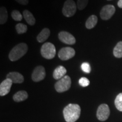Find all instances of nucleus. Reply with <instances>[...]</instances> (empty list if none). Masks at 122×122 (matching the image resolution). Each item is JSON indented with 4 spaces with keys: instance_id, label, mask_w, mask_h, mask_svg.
Wrapping results in <instances>:
<instances>
[{
    "instance_id": "1",
    "label": "nucleus",
    "mask_w": 122,
    "mask_h": 122,
    "mask_svg": "<svg viewBox=\"0 0 122 122\" xmlns=\"http://www.w3.org/2000/svg\"><path fill=\"white\" fill-rule=\"evenodd\" d=\"M81 109L77 104L70 103L64 108L63 114L67 122H75L80 116Z\"/></svg>"
},
{
    "instance_id": "2",
    "label": "nucleus",
    "mask_w": 122,
    "mask_h": 122,
    "mask_svg": "<svg viewBox=\"0 0 122 122\" xmlns=\"http://www.w3.org/2000/svg\"><path fill=\"white\" fill-rule=\"evenodd\" d=\"M28 46L25 43H20L12 49L9 54V58L12 62L18 61L26 54Z\"/></svg>"
},
{
    "instance_id": "3",
    "label": "nucleus",
    "mask_w": 122,
    "mask_h": 122,
    "mask_svg": "<svg viewBox=\"0 0 122 122\" xmlns=\"http://www.w3.org/2000/svg\"><path fill=\"white\" fill-rule=\"evenodd\" d=\"M41 54L45 59L54 58L56 54V47L50 42H46L42 45L41 48Z\"/></svg>"
},
{
    "instance_id": "4",
    "label": "nucleus",
    "mask_w": 122,
    "mask_h": 122,
    "mask_svg": "<svg viewBox=\"0 0 122 122\" xmlns=\"http://www.w3.org/2000/svg\"><path fill=\"white\" fill-rule=\"evenodd\" d=\"M71 80L69 76L66 75L55 84V89L58 93L68 91L71 87Z\"/></svg>"
},
{
    "instance_id": "5",
    "label": "nucleus",
    "mask_w": 122,
    "mask_h": 122,
    "mask_svg": "<svg viewBox=\"0 0 122 122\" xmlns=\"http://www.w3.org/2000/svg\"><path fill=\"white\" fill-rule=\"evenodd\" d=\"M77 5L73 0H67L64 4L62 13L66 17H71L76 12Z\"/></svg>"
},
{
    "instance_id": "6",
    "label": "nucleus",
    "mask_w": 122,
    "mask_h": 122,
    "mask_svg": "<svg viewBox=\"0 0 122 122\" xmlns=\"http://www.w3.org/2000/svg\"><path fill=\"white\" fill-rule=\"evenodd\" d=\"M110 111L109 107L107 104H101L99 106L97 111V119L100 121H105L109 118Z\"/></svg>"
},
{
    "instance_id": "7",
    "label": "nucleus",
    "mask_w": 122,
    "mask_h": 122,
    "mask_svg": "<svg viewBox=\"0 0 122 122\" xmlns=\"http://www.w3.org/2000/svg\"><path fill=\"white\" fill-rule=\"evenodd\" d=\"M75 55V51L71 47H65L59 50L58 56L62 61H67L71 59Z\"/></svg>"
},
{
    "instance_id": "8",
    "label": "nucleus",
    "mask_w": 122,
    "mask_h": 122,
    "mask_svg": "<svg viewBox=\"0 0 122 122\" xmlns=\"http://www.w3.org/2000/svg\"><path fill=\"white\" fill-rule=\"evenodd\" d=\"M115 12V8L113 5H107L102 8L100 12V16L102 19L108 20L112 17Z\"/></svg>"
},
{
    "instance_id": "9",
    "label": "nucleus",
    "mask_w": 122,
    "mask_h": 122,
    "mask_svg": "<svg viewBox=\"0 0 122 122\" xmlns=\"http://www.w3.org/2000/svg\"><path fill=\"white\" fill-rule=\"evenodd\" d=\"M46 76L45 68L42 66H38L33 70L32 74V79L33 81L39 82L44 80Z\"/></svg>"
},
{
    "instance_id": "10",
    "label": "nucleus",
    "mask_w": 122,
    "mask_h": 122,
    "mask_svg": "<svg viewBox=\"0 0 122 122\" xmlns=\"http://www.w3.org/2000/svg\"><path fill=\"white\" fill-rule=\"evenodd\" d=\"M58 38L61 42L68 45H74L76 42L74 36L66 31L60 32L58 34Z\"/></svg>"
},
{
    "instance_id": "11",
    "label": "nucleus",
    "mask_w": 122,
    "mask_h": 122,
    "mask_svg": "<svg viewBox=\"0 0 122 122\" xmlns=\"http://www.w3.org/2000/svg\"><path fill=\"white\" fill-rule=\"evenodd\" d=\"M13 81L10 79L6 78L0 84V96H4L10 92Z\"/></svg>"
},
{
    "instance_id": "12",
    "label": "nucleus",
    "mask_w": 122,
    "mask_h": 122,
    "mask_svg": "<svg viewBox=\"0 0 122 122\" xmlns=\"http://www.w3.org/2000/svg\"><path fill=\"white\" fill-rule=\"evenodd\" d=\"M6 78L11 80L13 83L20 84L24 81V79L22 74L18 72H11L7 75Z\"/></svg>"
},
{
    "instance_id": "13",
    "label": "nucleus",
    "mask_w": 122,
    "mask_h": 122,
    "mask_svg": "<svg viewBox=\"0 0 122 122\" xmlns=\"http://www.w3.org/2000/svg\"><path fill=\"white\" fill-rule=\"evenodd\" d=\"M66 72L67 70L66 68L62 66H59L54 70L53 74V77L56 80H60L65 76Z\"/></svg>"
},
{
    "instance_id": "14",
    "label": "nucleus",
    "mask_w": 122,
    "mask_h": 122,
    "mask_svg": "<svg viewBox=\"0 0 122 122\" xmlns=\"http://www.w3.org/2000/svg\"><path fill=\"white\" fill-rule=\"evenodd\" d=\"M28 95L26 91H20L16 92L14 95L13 96V100L16 102L23 101L27 100L28 98Z\"/></svg>"
},
{
    "instance_id": "15",
    "label": "nucleus",
    "mask_w": 122,
    "mask_h": 122,
    "mask_svg": "<svg viewBox=\"0 0 122 122\" xmlns=\"http://www.w3.org/2000/svg\"><path fill=\"white\" fill-rule=\"evenodd\" d=\"M50 35V31L49 29L47 28H44L37 36V41L39 42H43L45 41L48 39V37H49Z\"/></svg>"
},
{
    "instance_id": "16",
    "label": "nucleus",
    "mask_w": 122,
    "mask_h": 122,
    "mask_svg": "<svg viewBox=\"0 0 122 122\" xmlns=\"http://www.w3.org/2000/svg\"><path fill=\"white\" fill-rule=\"evenodd\" d=\"M23 15L25 21H26L29 25H33L35 24L36 19H35L32 14L30 13V11L27 10H24L23 13Z\"/></svg>"
},
{
    "instance_id": "17",
    "label": "nucleus",
    "mask_w": 122,
    "mask_h": 122,
    "mask_svg": "<svg viewBox=\"0 0 122 122\" xmlns=\"http://www.w3.org/2000/svg\"><path fill=\"white\" fill-rule=\"evenodd\" d=\"M98 22V18L95 15H92L90 16L86 20L85 23V27L87 29H92L96 26Z\"/></svg>"
},
{
    "instance_id": "18",
    "label": "nucleus",
    "mask_w": 122,
    "mask_h": 122,
    "mask_svg": "<svg viewBox=\"0 0 122 122\" xmlns=\"http://www.w3.org/2000/svg\"><path fill=\"white\" fill-rule=\"evenodd\" d=\"M7 18H8V14L7 11L5 7L1 6L0 8V24H3L6 22Z\"/></svg>"
},
{
    "instance_id": "19",
    "label": "nucleus",
    "mask_w": 122,
    "mask_h": 122,
    "mask_svg": "<svg viewBox=\"0 0 122 122\" xmlns=\"http://www.w3.org/2000/svg\"><path fill=\"white\" fill-rule=\"evenodd\" d=\"M113 54L116 58H122V41L119 42L115 46L113 50Z\"/></svg>"
},
{
    "instance_id": "20",
    "label": "nucleus",
    "mask_w": 122,
    "mask_h": 122,
    "mask_svg": "<svg viewBox=\"0 0 122 122\" xmlns=\"http://www.w3.org/2000/svg\"><path fill=\"white\" fill-rule=\"evenodd\" d=\"M115 105L116 108L119 111L122 112V93H120L116 97L115 100Z\"/></svg>"
},
{
    "instance_id": "21",
    "label": "nucleus",
    "mask_w": 122,
    "mask_h": 122,
    "mask_svg": "<svg viewBox=\"0 0 122 122\" xmlns=\"http://www.w3.org/2000/svg\"><path fill=\"white\" fill-rule=\"evenodd\" d=\"M16 32L18 34L20 35L25 33L27 30V26L25 24L23 23H18L15 26Z\"/></svg>"
},
{
    "instance_id": "22",
    "label": "nucleus",
    "mask_w": 122,
    "mask_h": 122,
    "mask_svg": "<svg viewBox=\"0 0 122 122\" xmlns=\"http://www.w3.org/2000/svg\"><path fill=\"white\" fill-rule=\"evenodd\" d=\"M11 15L14 20L15 21H20L22 20L23 16L21 13L18 10H14L11 12Z\"/></svg>"
},
{
    "instance_id": "23",
    "label": "nucleus",
    "mask_w": 122,
    "mask_h": 122,
    "mask_svg": "<svg viewBox=\"0 0 122 122\" xmlns=\"http://www.w3.org/2000/svg\"><path fill=\"white\" fill-rule=\"evenodd\" d=\"M88 4V0H77V7L79 10H82L86 7Z\"/></svg>"
},
{
    "instance_id": "24",
    "label": "nucleus",
    "mask_w": 122,
    "mask_h": 122,
    "mask_svg": "<svg viewBox=\"0 0 122 122\" xmlns=\"http://www.w3.org/2000/svg\"><path fill=\"white\" fill-rule=\"evenodd\" d=\"M81 70H83L84 72L87 73V74H89L91 71V66L88 62H84V63H82L81 66Z\"/></svg>"
},
{
    "instance_id": "25",
    "label": "nucleus",
    "mask_w": 122,
    "mask_h": 122,
    "mask_svg": "<svg viewBox=\"0 0 122 122\" xmlns=\"http://www.w3.org/2000/svg\"><path fill=\"white\" fill-rule=\"evenodd\" d=\"M79 83L81 86H83V87H86V86H88V85H89L90 81L87 78H86V77H81V78L79 79Z\"/></svg>"
},
{
    "instance_id": "26",
    "label": "nucleus",
    "mask_w": 122,
    "mask_h": 122,
    "mask_svg": "<svg viewBox=\"0 0 122 122\" xmlns=\"http://www.w3.org/2000/svg\"><path fill=\"white\" fill-rule=\"evenodd\" d=\"M15 1L22 5H27L29 2L28 0H15Z\"/></svg>"
},
{
    "instance_id": "27",
    "label": "nucleus",
    "mask_w": 122,
    "mask_h": 122,
    "mask_svg": "<svg viewBox=\"0 0 122 122\" xmlns=\"http://www.w3.org/2000/svg\"><path fill=\"white\" fill-rule=\"evenodd\" d=\"M118 6L120 8H122V0H119L118 2Z\"/></svg>"
},
{
    "instance_id": "28",
    "label": "nucleus",
    "mask_w": 122,
    "mask_h": 122,
    "mask_svg": "<svg viewBox=\"0 0 122 122\" xmlns=\"http://www.w3.org/2000/svg\"><path fill=\"white\" fill-rule=\"evenodd\" d=\"M107 1H111V0H107Z\"/></svg>"
}]
</instances>
